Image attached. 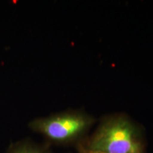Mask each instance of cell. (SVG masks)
<instances>
[{
  "instance_id": "6da1fadb",
  "label": "cell",
  "mask_w": 153,
  "mask_h": 153,
  "mask_svg": "<svg viewBox=\"0 0 153 153\" xmlns=\"http://www.w3.org/2000/svg\"><path fill=\"white\" fill-rule=\"evenodd\" d=\"M76 147L97 153H145L142 128L124 114H114L101 120L94 131Z\"/></svg>"
},
{
  "instance_id": "277c9868",
  "label": "cell",
  "mask_w": 153,
  "mask_h": 153,
  "mask_svg": "<svg viewBox=\"0 0 153 153\" xmlns=\"http://www.w3.org/2000/svg\"><path fill=\"white\" fill-rule=\"evenodd\" d=\"M76 148H77L78 153H97V152H91V151L86 150H85V149L80 148V147H76Z\"/></svg>"
},
{
  "instance_id": "7a4b0ae2",
  "label": "cell",
  "mask_w": 153,
  "mask_h": 153,
  "mask_svg": "<svg viewBox=\"0 0 153 153\" xmlns=\"http://www.w3.org/2000/svg\"><path fill=\"white\" fill-rule=\"evenodd\" d=\"M94 123L95 118L91 115L70 110L36 118L28 123V128L51 144L77 146L87 138Z\"/></svg>"
},
{
  "instance_id": "3957f363",
  "label": "cell",
  "mask_w": 153,
  "mask_h": 153,
  "mask_svg": "<svg viewBox=\"0 0 153 153\" xmlns=\"http://www.w3.org/2000/svg\"><path fill=\"white\" fill-rule=\"evenodd\" d=\"M5 153H53L46 144H38L28 140H23L9 145Z\"/></svg>"
}]
</instances>
